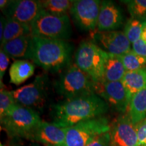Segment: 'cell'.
I'll return each mask as SVG.
<instances>
[{
	"mask_svg": "<svg viewBox=\"0 0 146 146\" xmlns=\"http://www.w3.org/2000/svg\"><path fill=\"white\" fill-rule=\"evenodd\" d=\"M104 100L94 94L63 100L51 106L52 123L69 128L78 123L102 116L109 110Z\"/></svg>",
	"mask_w": 146,
	"mask_h": 146,
	"instance_id": "cell-1",
	"label": "cell"
},
{
	"mask_svg": "<svg viewBox=\"0 0 146 146\" xmlns=\"http://www.w3.org/2000/svg\"><path fill=\"white\" fill-rule=\"evenodd\" d=\"M72 51L66 40L32 35L29 60L47 72H56L70 65Z\"/></svg>",
	"mask_w": 146,
	"mask_h": 146,
	"instance_id": "cell-2",
	"label": "cell"
},
{
	"mask_svg": "<svg viewBox=\"0 0 146 146\" xmlns=\"http://www.w3.org/2000/svg\"><path fill=\"white\" fill-rule=\"evenodd\" d=\"M54 89L64 100L96 94V82L75 64L69 65L55 81Z\"/></svg>",
	"mask_w": 146,
	"mask_h": 146,
	"instance_id": "cell-3",
	"label": "cell"
},
{
	"mask_svg": "<svg viewBox=\"0 0 146 146\" xmlns=\"http://www.w3.org/2000/svg\"><path fill=\"white\" fill-rule=\"evenodd\" d=\"M41 120L39 112L18 104L0 118L1 129L10 137L25 139Z\"/></svg>",
	"mask_w": 146,
	"mask_h": 146,
	"instance_id": "cell-4",
	"label": "cell"
},
{
	"mask_svg": "<svg viewBox=\"0 0 146 146\" xmlns=\"http://www.w3.org/2000/svg\"><path fill=\"white\" fill-rule=\"evenodd\" d=\"M32 35L68 40L72 34V27L68 15H55L41 10L31 25Z\"/></svg>",
	"mask_w": 146,
	"mask_h": 146,
	"instance_id": "cell-5",
	"label": "cell"
},
{
	"mask_svg": "<svg viewBox=\"0 0 146 146\" xmlns=\"http://www.w3.org/2000/svg\"><path fill=\"white\" fill-rule=\"evenodd\" d=\"M106 56V52L92 41H83L74 55L75 64L98 83L103 78Z\"/></svg>",
	"mask_w": 146,
	"mask_h": 146,
	"instance_id": "cell-6",
	"label": "cell"
},
{
	"mask_svg": "<svg viewBox=\"0 0 146 146\" xmlns=\"http://www.w3.org/2000/svg\"><path fill=\"white\" fill-rule=\"evenodd\" d=\"M108 119L100 116L68 128L64 143L59 146H87L100 135L110 131Z\"/></svg>",
	"mask_w": 146,
	"mask_h": 146,
	"instance_id": "cell-7",
	"label": "cell"
},
{
	"mask_svg": "<svg viewBox=\"0 0 146 146\" xmlns=\"http://www.w3.org/2000/svg\"><path fill=\"white\" fill-rule=\"evenodd\" d=\"M49 89L50 80L48 75L46 73H43L36 76L32 83L11 91V93L18 104L37 112V110L43 109L46 103Z\"/></svg>",
	"mask_w": 146,
	"mask_h": 146,
	"instance_id": "cell-8",
	"label": "cell"
},
{
	"mask_svg": "<svg viewBox=\"0 0 146 146\" xmlns=\"http://www.w3.org/2000/svg\"><path fill=\"white\" fill-rule=\"evenodd\" d=\"M101 4L99 0H74L70 14L76 27L83 31H96Z\"/></svg>",
	"mask_w": 146,
	"mask_h": 146,
	"instance_id": "cell-9",
	"label": "cell"
},
{
	"mask_svg": "<svg viewBox=\"0 0 146 146\" xmlns=\"http://www.w3.org/2000/svg\"><path fill=\"white\" fill-rule=\"evenodd\" d=\"M96 94L116 112L124 114L129 111L131 98L121 81L96 83Z\"/></svg>",
	"mask_w": 146,
	"mask_h": 146,
	"instance_id": "cell-10",
	"label": "cell"
},
{
	"mask_svg": "<svg viewBox=\"0 0 146 146\" xmlns=\"http://www.w3.org/2000/svg\"><path fill=\"white\" fill-rule=\"evenodd\" d=\"M91 41L104 52L122 56L131 50V42L123 31H96L91 33Z\"/></svg>",
	"mask_w": 146,
	"mask_h": 146,
	"instance_id": "cell-11",
	"label": "cell"
},
{
	"mask_svg": "<svg viewBox=\"0 0 146 146\" xmlns=\"http://www.w3.org/2000/svg\"><path fill=\"white\" fill-rule=\"evenodd\" d=\"M41 10V1L12 0L2 12L5 18L31 26Z\"/></svg>",
	"mask_w": 146,
	"mask_h": 146,
	"instance_id": "cell-12",
	"label": "cell"
},
{
	"mask_svg": "<svg viewBox=\"0 0 146 146\" xmlns=\"http://www.w3.org/2000/svg\"><path fill=\"white\" fill-rule=\"evenodd\" d=\"M110 146H138L136 127L129 114H122L111 126Z\"/></svg>",
	"mask_w": 146,
	"mask_h": 146,
	"instance_id": "cell-13",
	"label": "cell"
},
{
	"mask_svg": "<svg viewBox=\"0 0 146 146\" xmlns=\"http://www.w3.org/2000/svg\"><path fill=\"white\" fill-rule=\"evenodd\" d=\"M68 128L60 127L52 123L41 120L26 139L45 146H59L64 141Z\"/></svg>",
	"mask_w": 146,
	"mask_h": 146,
	"instance_id": "cell-14",
	"label": "cell"
},
{
	"mask_svg": "<svg viewBox=\"0 0 146 146\" xmlns=\"http://www.w3.org/2000/svg\"><path fill=\"white\" fill-rule=\"evenodd\" d=\"M123 16L120 8L111 1H102L97 31H113L123 25Z\"/></svg>",
	"mask_w": 146,
	"mask_h": 146,
	"instance_id": "cell-15",
	"label": "cell"
},
{
	"mask_svg": "<svg viewBox=\"0 0 146 146\" xmlns=\"http://www.w3.org/2000/svg\"><path fill=\"white\" fill-rule=\"evenodd\" d=\"M32 35L22 36L1 45V49L13 59L29 60Z\"/></svg>",
	"mask_w": 146,
	"mask_h": 146,
	"instance_id": "cell-16",
	"label": "cell"
},
{
	"mask_svg": "<svg viewBox=\"0 0 146 146\" xmlns=\"http://www.w3.org/2000/svg\"><path fill=\"white\" fill-rule=\"evenodd\" d=\"M126 72L127 71L120 56L106 52L102 81L106 82L120 81L125 76Z\"/></svg>",
	"mask_w": 146,
	"mask_h": 146,
	"instance_id": "cell-17",
	"label": "cell"
},
{
	"mask_svg": "<svg viewBox=\"0 0 146 146\" xmlns=\"http://www.w3.org/2000/svg\"><path fill=\"white\" fill-rule=\"evenodd\" d=\"M35 66L27 60H17L11 65L9 70L10 83L20 85L33 75Z\"/></svg>",
	"mask_w": 146,
	"mask_h": 146,
	"instance_id": "cell-18",
	"label": "cell"
},
{
	"mask_svg": "<svg viewBox=\"0 0 146 146\" xmlns=\"http://www.w3.org/2000/svg\"><path fill=\"white\" fill-rule=\"evenodd\" d=\"M121 81L131 100L137 93L146 86V67L136 70L127 71Z\"/></svg>",
	"mask_w": 146,
	"mask_h": 146,
	"instance_id": "cell-19",
	"label": "cell"
},
{
	"mask_svg": "<svg viewBox=\"0 0 146 146\" xmlns=\"http://www.w3.org/2000/svg\"><path fill=\"white\" fill-rule=\"evenodd\" d=\"M128 114L135 125L146 118V86L132 98Z\"/></svg>",
	"mask_w": 146,
	"mask_h": 146,
	"instance_id": "cell-20",
	"label": "cell"
},
{
	"mask_svg": "<svg viewBox=\"0 0 146 146\" xmlns=\"http://www.w3.org/2000/svg\"><path fill=\"white\" fill-rule=\"evenodd\" d=\"M29 35H32L31 27L30 25L18 23L6 18L3 39L0 43L1 45L10 40Z\"/></svg>",
	"mask_w": 146,
	"mask_h": 146,
	"instance_id": "cell-21",
	"label": "cell"
},
{
	"mask_svg": "<svg viewBox=\"0 0 146 146\" xmlns=\"http://www.w3.org/2000/svg\"><path fill=\"white\" fill-rule=\"evenodd\" d=\"M72 0H43L41 1L42 10L55 15H67L73 3Z\"/></svg>",
	"mask_w": 146,
	"mask_h": 146,
	"instance_id": "cell-22",
	"label": "cell"
},
{
	"mask_svg": "<svg viewBox=\"0 0 146 146\" xmlns=\"http://www.w3.org/2000/svg\"><path fill=\"white\" fill-rule=\"evenodd\" d=\"M145 22L133 18H131L127 21L123 32L131 44L141 39L142 31L145 27Z\"/></svg>",
	"mask_w": 146,
	"mask_h": 146,
	"instance_id": "cell-23",
	"label": "cell"
},
{
	"mask_svg": "<svg viewBox=\"0 0 146 146\" xmlns=\"http://www.w3.org/2000/svg\"><path fill=\"white\" fill-rule=\"evenodd\" d=\"M126 71H133L145 67L146 59L139 56L131 50L125 54L120 56Z\"/></svg>",
	"mask_w": 146,
	"mask_h": 146,
	"instance_id": "cell-24",
	"label": "cell"
},
{
	"mask_svg": "<svg viewBox=\"0 0 146 146\" xmlns=\"http://www.w3.org/2000/svg\"><path fill=\"white\" fill-rule=\"evenodd\" d=\"M123 2L127 4L131 18L146 22V0H128Z\"/></svg>",
	"mask_w": 146,
	"mask_h": 146,
	"instance_id": "cell-25",
	"label": "cell"
},
{
	"mask_svg": "<svg viewBox=\"0 0 146 146\" xmlns=\"http://www.w3.org/2000/svg\"><path fill=\"white\" fill-rule=\"evenodd\" d=\"M18 104L12 96L11 91L5 88H1L0 90V118L4 116L8 111Z\"/></svg>",
	"mask_w": 146,
	"mask_h": 146,
	"instance_id": "cell-26",
	"label": "cell"
},
{
	"mask_svg": "<svg viewBox=\"0 0 146 146\" xmlns=\"http://www.w3.org/2000/svg\"><path fill=\"white\" fill-rule=\"evenodd\" d=\"M138 146H146V118L135 125Z\"/></svg>",
	"mask_w": 146,
	"mask_h": 146,
	"instance_id": "cell-27",
	"label": "cell"
},
{
	"mask_svg": "<svg viewBox=\"0 0 146 146\" xmlns=\"http://www.w3.org/2000/svg\"><path fill=\"white\" fill-rule=\"evenodd\" d=\"M87 146H110V133L106 132L93 139Z\"/></svg>",
	"mask_w": 146,
	"mask_h": 146,
	"instance_id": "cell-28",
	"label": "cell"
},
{
	"mask_svg": "<svg viewBox=\"0 0 146 146\" xmlns=\"http://www.w3.org/2000/svg\"><path fill=\"white\" fill-rule=\"evenodd\" d=\"M9 62H10L9 56L1 49L0 50V82L1 83H2L3 77L8 68Z\"/></svg>",
	"mask_w": 146,
	"mask_h": 146,
	"instance_id": "cell-29",
	"label": "cell"
},
{
	"mask_svg": "<svg viewBox=\"0 0 146 146\" xmlns=\"http://www.w3.org/2000/svg\"><path fill=\"white\" fill-rule=\"evenodd\" d=\"M132 50L146 59V41L139 39L132 44Z\"/></svg>",
	"mask_w": 146,
	"mask_h": 146,
	"instance_id": "cell-30",
	"label": "cell"
},
{
	"mask_svg": "<svg viewBox=\"0 0 146 146\" xmlns=\"http://www.w3.org/2000/svg\"><path fill=\"white\" fill-rule=\"evenodd\" d=\"M5 22H6V18L3 17L2 16H1V22H0V41L3 39V32H4Z\"/></svg>",
	"mask_w": 146,
	"mask_h": 146,
	"instance_id": "cell-31",
	"label": "cell"
},
{
	"mask_svg": "<svg viewBox=\"0 0 146 146\" xmlns=\"http://www.w3.org/2000/svg\"><path fill=\"white\" fill-rule=\"evenodd\" d=\"M9 3H10V1H8V0H1L0 1V8H1V11H3L7 8Z\"/></svg>",
	"mask_w": 146,
	"mask_h": 146,
	"instance_id": "cell-32",
	"label": "cell"
},
{
	"mask_svg": "<svg viewBox=\"0 0 146 146\" xmlns=\"http://www.w3.org/2000/svg\"><path fill=\"white\" fill-rule=\"evenodd\" d=\"M141 39H143V41H146V22L145 23V27H144L143 31H142Z\"/></svg>",
	"mask_w": 146,
	"mask_h": 146,
	"instance_id": "cell-33",
	"label": "cell"
},
{
	"mask_svg": "<svg viewBox=\"0 0 146 146\" xmlns=\"http://www.w3.org/2000/svg\"><path fill=\"white\" fill-rule=\"evenodd\" d=\"M26 146H40V145L39 143H35V142H32V143H29V145H27Z\"/></svg>",
	"mask_w": 146,
	"mask_h": 146,
	"instance_id": "cell-34",
	"label": "cell"
}]
</instances>
